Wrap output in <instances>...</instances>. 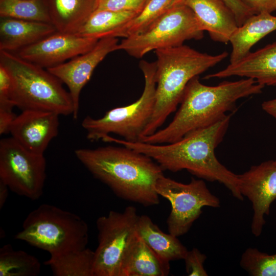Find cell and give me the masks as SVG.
<instances>
[{
  "label": "cell",
  "instance_id": "1",
  "mask_svg": "<svg viewBox=\"0 0 276 276\" xmlns=\"http://www.w3.org/2000/svg\"><path fill=\"white\" fill-rule=\"evenodd\" d=\"M232 114H227L217 122L194 130L180 140L166 144L142 142H130L108 135L105 141L116 143L151 157L164 170L176 172L187 170L198 178L218 181L229 190L233 196L242 201L238 174L229 170L217 158L215 150L222 141Z\"/></svg>",
  "mask_w": 276,
  "mask_h": 276
},
{
  "label": "cell",
  "instance_id": "2",
  "mask_svg": "<svg viewBox=\"0 0 276 276\" xmlns=\"http://www.w3.org/2000/svg\"><path fill=\"white\" fill-rule=\"evenodd\" d=\"M107 146L75 151L77 159L118 197L145 206L157 205L155 187L163 169L147 155L130 148Z\"/></svg>",
  "mask_w": 276,
  "mask_h": 276
},
{
  "label": "cell",
  "instance_id": "3",
  "mask_svg": "<svg viewBox=\"0 0 276 276\" xmlns=\"http://www.w3.org/2000/svg\"><path fill=\"white\" fill-rule=\"evenodd\" d=\"M264 87L246 78L208 86L196 76L187 85L180 106L171 122L150 135L141 137L140 142L153 144L176 142L194 130L217 122L227 112L234 111L238 100L261 94Z\"/></svg>",
  "mask_w": 276,
  "mask_h": 276
},
{
  "label": "cell",
  "instance_id": "4",
  "mask_svg": "<svg viewBox=\"0 0 276 276\" xmlns=\"http://www.w3.org/2000/svg\"><path fill=\"white\" fill-rule=\"evenodd\" d=\"M155 51V104L151 120L142 136L158 130L180 104L185 88L194 77L215 66L228 56L200 52L189 46L158 49Z\"/></svg>",
  "mask_w": 276,
  "mask_h": 276
},
{
  "label": "cell",
  "instance_id": "5",
  "mask_svg": "<svg viewBox=\"0 0 276 276\" xmlns=\"http://www.w3.org/2000/svg\"><path fill=\"white\" fill-rule=\"evenodd\" d=\"M0 64L11 79V99L24 110L73 115L74 104L62 82L47 69L28 61L16 53L0 51Z\"/></svg>",
  "mask_w": 276,
  "mask_h": 276
},
{
  "label": "cell",
  "instance_id": "6",
  "mask_svg": "<svg viewBox=\"0 0 276 276\" xmlns=\"http://www.w3.org/2000/svg\"><path fill=\"white\" fill-rule=\"evenodd\" d=\"M88 238V225L79 216L45 203L27 215L14 236L50 255L85 248Z\"/></svg>",
  "mask_w": 276,
  "mask_h": 276
},
{
  "label": "cell",
  "instance_id": "7",
  "mask_svg": "<svg viewBox=\"0 0 276 276\" xmlns=\"http://www.w3.org/2000/svg\"><path fill=\"white\" fill-rule=\"evenodd\" d=\"M140 67L145 84L143 93L135 102L128 105L112 108L99 119L86 117L82 127L90 141L102 140L111 133L130 142H140L149 123L155 104L156 63L142 60Z\"/></svg>",
  "mask_w": 276,
  "mask_h": 276
},
{
  "label": "cell",
  "instance_id": "8",
  "mask_svg": "<svg viewBox=\"0 0 276 276\" xmlns=\"http://www.w3.org/2000/svg\"><path fill=\"white\" fill-rule=\"evenodd\" d=\"M200 23L192 10L180 3L174 5L142 32L123 39L117 50L142 58L153 50L175 47L187 40L203 37Z\"/></svg>",
  "mask_w": 276,
  "mask_h": 276
},
{
  "label": "cell",
  "instance_id": "9",
  "mask_svg": "<svg viewBox=\"0 0 276 276\" xmlns=\"http://www.w3.org/2000/svg\"><path fill=\"white\" fill-rule=\"evenodd\" d=\"M136 208L110 211L96 221L98 245L95 250L94 276H121L126 256L137 234Z\"/></svg>",
  "mask_w": 276,
  "mask_h": 276
},
{
  "label": "cell",
  "instance_id": "10",
  "mask_svg": "<svg viewBox=\"0 0 276 276\" xmlns=\"http://www.w3.org/2000/svg\"><path fill=\"white\" fill-rule=\"evenodd\" d=\"M155 189L159 196L170 202L168 229L177 237L188 232L201 214L203 207L220 206L219 199L211 192L202 179L192 178L189 183H183L163 175L158 179Z\"/></svg>",
  "mask_w": 276,
  "mask_h": 276
},
{
  "label": "cell",
  "instance_id": "11",
  "mask_svg": "<svg viewBox=\"0 0 276 276\" xmlns=\"http://www.w3.org/2000/svg\"><path fill=\"white\" fill-rule=\"evenodd\" d=\"M44 155L33 153L12 137L0 141V180L13 193L32 200L41 197L46 179Z\"/></svg>",
  "mask_w": 276,
  "mask_h": 276
},
{
  "label": "cell",
  "instance_id": "12",
  "mask_svg": "<svg viewBox=\"0 0 276 276\" xmlns=\"http://www.w3.org/2000/svg\"><path fill=\"white\" fill-rule=\"evenodd\" d=\"M238 177L240 193L251 202V231L258 237L266 223L264 217L269 214L270 205L276 199V164L274 160L266 161Z\"/></svg>",
  "mask_w": 276,
  "mask_h": 276
},
{
  "label": "cell",
  "instance_id": "13",
  "mask_svg": "<svg viewBox=\"0 0 276 276\" xmlns=\"http://www.w3.org/2000/svg\"><path fill=\"white\" fill-rule=\"evenodd\" d=\"M118 39L104 37L99 39L89 51L57 66L47 68L68 88L74 104L73 117L77 119L80 105V95L97 66L110 53L117 51Z\"/></svg>",
  "mask_w": 276,
  "mask_h": 276
},
{
  "label": "cell",
  "instance_id": "14",
  "mask_svg": "<svg viewBox=\"0 0 276 276\" xmlns=\"http://www.w3.org/2000/svg\"><path fill=\"white\" fill-rule=\"evenodd\" d=\"M98 40L57 31L16 53L22 58L47 69L89 51Z\"/></svg>",
  "mask_w": 276,
  "mask_h": 276
},
{
  "label": "cell",
  "instance_id": "15",
  "mask_svg": "<svg viewBox=\"0 0 276 276\" xmlns=\"http://www.w3.org/2000/svg\"><path fill=\"white\" fill-rule=\"evenodd\" d=\"M59 115L39 110H24L12 122L9 132L28 150L43 155L50 143L58 134Z\"/></svg>",
  "mask_w": 276,
  "mask_h": 276
},
{
  "label": "cell",
  "instance_id": "16",
  "mask_svg": "<svg viewBox=\"0 0 276 276\" xmlns=\"http://www.w3.org/2000/svg\"><path fill=\"white\" fill-rule=\"evenodd\" d=\"M239 76L251 78L265 86L276 85V40L250 52L237 62L205 76L206 79Z\"/></svg>",
  "mask_w": 276,
  "mask_h": 276
},
{
  "label": "cell",
  "instance_id": "17",
  "mask_svg": "<svg viewBox=\"0 0 276 276\" xmlns=\"http://www.w3.org/2000/svg\"><path fill=\"white\" fill-rule=\"evenodd\" d=\"M194 12L204 31L217 42L226 43L238 26L234 14L222 0H178Z\"/></svg>",
  "mask_w": 276,
  "mask_h": 276
},
{
  "label": "cell",
  "instance_id": "18",
  "mask_svg": "<svg viewBox=\"0 0 276 276\" xmlns=\"http://www.w3.org/2000/svg\"><path fill=\"white\" fill-rule=\"evenodd\" d=\"M57 31L51 23L1 17L0 51L16 53Z\"/></svg>",
  "mask_w": 276,
  "mask_h": 276
},
{
  "label": "cell",
  "instance_id": "19",
  "mask_svg": "<svg viewBox=\"0 0 276 276\" xmlns=\"http://www.w3.org/2000/svg\"><path fill=\"white\" fill-rule=\"evenodd\" d=\"M276 30V16L263 12L255 14L238 26L231 36L232 45L229 63L241 60L249 52L256 43Z\"/></svg>",
  "mask_w": 276,
  "mask_h": 276
},
{
  "label": "cell",
  "instance_id": "20",
  "mask_svg": "<svg viewBox=\"0 0 276 276\" xmlns=\"http://www.w3.org/2000/svg\"><path fill=\"white\" fill-rule=\"evenodd\" d=\"M136 232L147 245L166 263L184 259L188 250L177 237L163 232L147 215H139Z\"/></svg>",
  "mask_w": 276,
  "mask_h": 276
},
{
  "label": "cell",
  "instance_id": "21",
  "mask_svg": "<svg viewBox=\"0 0 276 276\" xmlns=\"http://www.w3.org/2000/svg\"><path fill=\"white\" fill-rule=\"evenodd\" d=\"M58 31L75 33L96 9L97 0H45Z\"/></svg>",
  "mask_w": 276,
  "mask_h": 276
},
{
  "label": "cell",
  "instance_id": "22",
  "mask_svg": "<svg viewBox=\"0 0 276 276\" xmlns=\"http://www.w3.org/2000/svg\"><path fill=\"white\" fill-rule=\"evenodd\" d=\"M170 263L162 261L137 235L123 264L121 276H166Z\"/></svg>",
  "mask_w": 276,
  "mask_h": 276
},
{
  "label": "cell",
  "instance_id": "23",
  "mask_svg": "<svg viewBox=\"0 0 276 276\" xmlns=\"http://www.w3.org/2000/svg\"><path fill=\"white\" fill-rule=\"evenodd\" d=\"M95 251L88 248L50 255L44 262L55 276H94Z\"/></svg>",
  "mask_w": 276,
  "mask_h": 276
},
{
  "label": "cell",
  "instance_id": "24",
  "mask_svg": "<svg viewBox=\"0 0 276 276\" xmlns=\"http://www.w3.org/2000/svg\"><path fill=\"white\" fill-rule=\"evenodd\" d=\"M137 15L136 13L131 11L95 10L75 33L98 39L109 37L115 30Z\"/></svg>",
  "mask_w": 276,
  "mask_h": 276
},
{
  "label": "cell",
  "instance_id": "25",
  "mask_svg": "<svg viewBox=\"0 0 276 276\" xmlns=\"http://www.w3.org/2000/svg\"><path fill=\"white\" fill-rule=\"evenodd\" d=\"M41 264L34 256L25 251L16 250L11 244L0 249V276H37Z\"/></svg>",
  "mask_w": 276,
  "mask_h": 276
},
{
  "label": "cell",
  "instance_id": "26",
  "mask_svg": "<svg viewBox=\"0 0 276 276\" xmlns=\"http://www.w3.org/2000/svg\"><path fill=\"white\" fill-rule=\"evenodd\" d=\"M176 4L178 0H148L140 13L115 30L109 37L125 38L137 34Z\"/></svg>",
  "mask_w": 276,
  "mask_h": 276
},
{
  "label": "cell",
  "instance_id": "27",
  "mask_svg": "<svg viewBox=\"0 0 276 276\" xmlns=\"http://www.w3.org/2000/svg\"><path fill=\"white\" fill-rule=\"evenodd\" d=\"M0 17L51 23L45 0H0Z\"/></svg>",
  "mask_w": 276,
  "mask_h": 276
},
{
  "label": "cell",
  "instance_id": "28",
  "mask_svg": "<svg viewBox=\"0 0 276 276\" xmlns=\"http://www.w3.org/2000/svg\"><path fill=\"white\" fill-rule=\"evenodd\" d=\"M240 266L252 276H276V254L269 255L249 247L242 254Z\"/></svg>",
  "mask_w": 276,
  "mask_h": 276
},
{
  "label": "cell",
  "instance_id": "29",
  "mask_svg": "<svg viewBox=\"0 0 276 276\" xmlns=\"http://www.w3.org/2000/svg\"><path fill=\"white\" fill-rule=\"evenodd\" d=\"M148 0H97L95 10L140 13Z\"/></svg>",
  "mask_w": 276,
  "mask_h": 276
},
{
  "label": "cell",
  "instance_id": "30",
  "mask_svg": "<svg viewBox=\"0 0 276 276\" xmlns=\"http://www.w3.org/2000/svg\"><path fill=\"white\" fill-rule=\"evenodd\" d=\"M206 256L197 248L188 250L184 258L186 271L189 276H208L204 267Z\"/></svg>",
  "mask_w": 276,
  "mask_h": 276
},
{
  "label": "cell",
  "instance_id": "31",
  "mask_svg": "<svg viewBox=\"0 0 276 276\" xmlns=\"http://www.w3.org/2000/svg\"><path fill=\"white\" fill-rule=\"evenodd\" d=\"M11 79L10 76L0 64V112H12L15 106L11 97Z\"/></svg>",
  "mask_w": 276,
  "mask_h": 276
},
{
  "label": "cell",
  "instance_id": "32",
  "mask_svg": "<svg viewBox=\"0 0 276 276\" xmlns=\"http://www.w3.org/2000/svg\"><path fill=\"white\" fill-rule=\"evenodd\" d=\"M255 14L263 12L271 13L276 10V0H240Z\"/></svg>",
  "mask_w": 276,
  "mask_h": 276
},
{
  "label": "cell",
  "instance_id": "33",
  "mask_svg": "<svg viewBox=\"0 0 276 276\" xmlns=\"http://www.w3.org/2000/svg\"><path fill=\"white\" fill-rule=\"evenodd\" d=\"M262 108L276 119V99L264 101L262 104Z\"/></svg>",
  "mask_w": 276,
  "mask_h": 276
},
{
  "label": "cell",
  "instance_id": "34",
  "mask_svg": "<svg viewBox=\"0 0 276 276\" xmlns=\"http://www.w3.org/2000/svg\"><path fill=\"white\" fill-rule=\"evenodd\" d=\"M9 188L3 182L0 180V209H2L8 197Z\"/></svg>",
  "mask_w": 276,
  "mask_h": 276
},
{
  "label": "cell",
  "instance_id": "35",
  "mask_svg": "<svg viewBox=\"0 0 276 276\" xmlns=\"http://www.w3.org/2000/svg\"><path fill=\"white\" fill-rule=\"evenodd\" d=\"M274 162H275V164H276V159L274 160Z\"/></svg>",
  "mask_w": 276,
  "mask_h": 276
}]
</instances>
